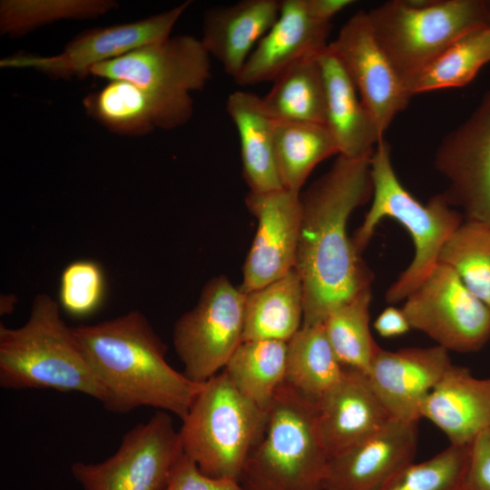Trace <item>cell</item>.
I'll list each match as a JSON object with an SVG mask.
<instances>
[{
	"instance_id": "44dd1931",
	"label": "cell",
	"mask_w": 490,
	"mask_h": 490,
	"mask_svg": "<svg viewBox=\"0 0 490 490\" xmlns=\"http://www.w3.org/2000/svg\"><path fill=\"white\" fill-rule=\"evenodd\" d=\"M421 418L440 429L449 445H470L490 429V377L453 364L426 398Z\"/></svg>"
},
{
	"instance_id": "6da1fadb",
	"label": "cell",
	"mask_w": 490,
	"mask_h": 490,
	"mask_svg": "<svg viewBox=\"0 0 490 490\" xmlns=\"http://www.w3.org/2000/svg\"><path fill=\"white\" fill-rule=\"evenodd\" d=\"M370 158L338 155L300 192L295 269L303 289L304 326L323 324L334 308L371 287L373 275L347 230L351 213L372 198Z\"/></svg>"
},
{
	"instance_id": "f546056e",
	"label": "cell",
	"mask_w": 490,
	"mask_h": 490,
	"mask_svg": "<svg viewBox=\"0 0 490 490\" xmlns=\"http://www.w3.org/2000/svg\"><path fill=\"white\" fill-rule=\"evenodd\" d=\"M371 287L334 308L323 322L326 336L345 368L367 375L381 347L375 341L369 327Z\"/></svg>"
},
{
	"instance_id": "d6986e66",
	"label": "cell",
	"mask_w": 490,
	"mask_h": 490,
	"mask_svg": "<svg viewBox=\"0 0 490 490\" xmlns=\"http://www.w3.org/2000/svg\"><path fill=\"white\" fill-rule=\"evenodd\" d=\"M331 27L312 18L306 0L280 1L276 22L233 80L244 87L274 82L299 61L318 56L329 44Z\"/></svg>"
},
{
	"instance_id": "603a6c76",
	"label": "cell",
	"mask_w": 490,
	"mask_h": 490,
	"mask_svg": "<svg viewBox=\"0 0 490 490\" xmlns=\"http://www.w3.org/2000/svg\"><path fill=\"white\" fill-rule=\"evenodd\" d=\"M326 90V125L339 155L370 158L384 139L362 103L357 89L336 55L328 47L319 54Z\"/></svg>"
},
{
	"instance_id": "8d00e7d4",
	"label": "cell",
	"mask_w": 490,
	"mask_h": 490,
	"mask_svg": "<svg viewBox=\"0 0 490 490\" xmlns=\"http://www.w3.org/2000/svg\"><path fill=\"white\" fill-rule=\"evenodd\" d=\"M463 490H490V429L481 433L471 444Z\"/></svg>"
},
{
	"instance_id": "ffe728a7",
	"label": "cell",
	"mask_w": 490,
	"mask_h": 490,
	"mask_svg": "<svg viewBox=\"0 0 490 490\" xmlns=\"http://www.w3.org/2000/svg\"><path fill=\"white\" fill-rule=\"evenodd\" d=\"M321 436L329 457L382 428L391 418L367 375L346 368L341 379L317 401Z\"/></svg>"
},
{
	"instance_id": "d590c367",
	"label": "cell",
	"mask_w": 490,
	"mask_h": 490,
	"mask_svg": "<svg viewBox=\"0 0 490 490\" xmlns=\"http://www.w3.org/2000/svg\"><path fill=\"white\" fill-rule=\"evenodd\" d=\"M164 490H245L238 480L215 478L200 471L184 453L174 465Z\"/></svg>"
},
{
	"instance_id": "8992f818",
	"label": "cell",
	"mask_w": 490,
	"mask_h": 490,
	"mask_svg": "<svg viewBox=\"0 0 490 490\" xmlns=\"http://www.w3.org/2000/svg\"><path fill=\"white\" fill-rule=\"evenodd\" d=\"M269 411L244 396L222 371L203 383L179 430L183 453L201 472L240 482L260 441Z\"/></svg>"
},
{
	"instance_id": "7a4b0ae2",
	"label": "cell",
	"mask_w": 490,
	"mask_h": 490,
	"mask_svg": "<svg viewBox=\"0 0 490 490\" xmlns=\"http://www.w3.org/2000/svg\"><path fill=\"white\" fill-rule=\"evenodd\" d=\"M72 328L103 387L107 410L125 414L151 407L186 416L203 383L168 364L166 347L142 312Z\"/></svg>"
},
{
	"instance_id": "f1b7e54d",
	"label": "cell",
	"mask_w": 490,
	"mask_h": 490,
	"mask_svg": "<svg viewBox=\"0 0 490 490\" xmlns=\"http://www.w3.org/2000/svg\"><path fill=\"white\" fill-rule=\"evenodd\" d=\"M275 153L283 188L300 193L314 168L339 151L326 124L276 122Z\"/></svg>"
},
{
	"instance_id": "ab89813d",
	"label": "cell",
	"mask_w": 490,
	"mask_h": 490,
	"mask_svg": "<svg viewBox=\"0 0 490 490\" xmlns=\"http://www.w3.org/2000/svg\"><path fill=\"white\" fill-rule=\"evenodd\" d=\"M487 7H488V14H489V25H490V0H487Z\"/></svg>"
},
{
	"instance_id": "3957f363",
	"label": "cell",
	"mask_w": 490,
	"mask_h": 490,
	"mask_svg": "<svg viewBox=\"0 0 490 490\" xmlns=\"http://www.w3.org/2000/svg\"><path fill=\"white\" fill-rule=\"evenodd\" d=\"M0 386L50 388L103 399V390L76 339L60 315V305L39 294L21 327L0 325Z\"/></svg>"
},
{
	"instance_id": "74e56055",
	"label": "cell",
	"mask_w": 490,
	"mask_h": 490,
	"mask_svg": "<svg viewBox=\"0 0 490 490\" xmlns=\"http://www.w3.org/2000/svg\"><path fill=\"white\" fill-rule=\"evenodd\" d=\"M373 327L382 338L398 337L411 329L403 310L394 306L383 309L375 319Z\"/></svg>"
},
{
	"instance_id": "e575fe53",
	"label": "cell",
	"mask_w": 490,
	"mask_h": 490,
	"mask_svg": "<svg viewBox=\"0 0 490 490\" xmlns=\"http://www.w3.org/2000/svg\"><path fill=\"white\" fill-rule=\"evenodd\" d=\"M105 279L101 266L90 260H79L67 265L62 272L59 302L74 317H85L101 305Z\"/></svg>"
},
{
	"instance_id": "d4e9b609",
	"label": "cell",
	"mask_w": 490,
	"mask_h": 490,
	"mask_svg": "<svg viewBox=\"0 0 490 490\" xmlns=\"http://www.w3.org/2000/svg\"><path fill=\"white\" fill-rule=\"evenodd\" d=\"M303 289L294 268L283 277L245 293L242 341H288L303 322Z\"/></svg>"
},
{
	"instance_id": "ba28073f",
	"label": "cell",
	"mask_w": 490,
	"mask_h": 490,
	"mask_svg": "<svg viewBox=\"0 0 490 490\" xmlns=\"http://www.w3.org/2000/svg\"><path fill=\"white\" fill-rule=\"evenodd\" d=\"M401 309L412 329L447 351L476 352L490 340V308L445 263H437Z\"/></svg>"
},
{
	"instance_id": "4316f807",
	"label": "cell",
	"mask_w": 490,
	"mask_h": 490,
	"mask_svg": "<svg viewBox=\"0 0 490 490\" xmlns=\"http://www.w3.org/2000/svg\"><path fill=\"white\" fill-rule=\"evenodd\" d=\"M318 56L292 65L261 97L266 112L276 122L326 124V90Z\"/></svg>"
},
{
	"instance_id": "484cf974",
	"label": "cell",
	"mask_w": 490,
	"mask_h": 490,
	"mask_svg": "<svg viewBox=\"0 0 490 490\" xmlns=\"http://www.w3.org/2000/svg\"><path fill=\"white\" fill-rule=\"evenodd\" d=\"M323 324L304 326L287 341L285 383L316 402L343 377Z\"/></svg>"
},
{
	"instance_id": "1f68e13d",
	"label": "cell",
	"mask_w": 490,
	"mask_h": 490,
	"mask_svg": "<svg viewBox=\"0 0 490 490\" xmlns=\"http://www.w3.org/2000/svg\"><path fill=\"white\" fill-rule=\"evenodd\" d=\"M439 262L490 308V224L464 220L443 247Z\"/></svg>"
},
{
	"instance_id": "d6a6232c",
	"label": "cell",
	"mask_w": 490,
	"mask_h": 490,
	"mask_svg": "<svg viewBox=\"0 0 490 490\" xmlns=\"http://www.w3.org/2000/svg\"><path fill=\"white\" fill-rule=\"evenodd\" d=\"M118 6L112 0H2L1 34L18 36L63 19H92Z\"/></svg>"
},
{
	"instance_id": "7c38bea8",
	"label": "cell",
	"mask_w": 490,
	"mask_h": 490,
	"mask_svg": "<svg viewBox=\"0 0 490 490\" xmlns=\"http://www.w3.org/2000/svg\"><path fill=\"white\" fill-rule=\"evenodd\" d=\"M434 165L446 182L443 193L464 219L490 224V89L442 140Z\"/></svg>"
},
{
	"instance_id": "8fae6325",
	"label": "cell",
	"mask_w": 490,
	"mask_h": 490,
	"mask_svg": "<svg viewBox=\"0 0 490 490\" xmlns=\"http://www.w3.org/2000/svg\"><path fill=\"white\" fill-rule=\"evenodd\" d=\"M190 1L132 23L97 27L78 34L54 55L15 54L0 61L5 68H32L54 78L86 76L98 64L121 57L170 37Z\"/></svg>"
},
{
	"instance_id": "4dcf8cb0",
	"label": "cell",
	"mask_w": 490,
	"mask_h": 490,
	"mask_svg": "<svg viewBox=\"0 0 490 490\" xmlns=\"http://www.w3.org/2000/svg\"><path fill=\"white\" fill-rule=\"evenodd\" d=\"M490 63V25L456 41L430 62L406 87L416 94L462 87Z\"/></svg>"
},
{
	"instance_id": "2e32d148",
	"label": "cell",
	"mask_w": 490,
	"mask_h": 490,
	"mask_svg": "<svg viewBox=\"0 0 490 490\" xmlns=\"http://www.w3.org/2000/svg\"><path fill=\"white\" fill-rule=\"evenodd\" d=\"M83 103L92 118L111 132L127 136L180 127L193 113L188 93L154 90L125 80L110 81Z\"/></svg>"
},
{
	"instance_id": "cb8c5ba5",
	"label": "cell",
	"mask_w": 490,
	"mask_h": 490,
	"mask_svg": "<svg viewBox=\"0 0 490 490\" xmlns=\"http://www.w3.org/2000/svg\"><path fill=\"white\" fill-rule=\"evenodd\" d=\"M226 110L239 134L243 177L250 191L282 189L275 153L276 121L261 97L247 91L231 93Z\"/></svg>"
},
{
	"instance_id": "5b68a950",
	"label": "cell",
	"mask_w": 490,
	"mask_h": 490,
	"mask_svg": "<svg viewBox=\"0 0 490 490\" xmlns=\"http://www.w3.org/2000/svg\"><path fill=\"white\" fill-rule=\"evenodd\" d=\"M328 460L317 402L284 383L240 483L245 490H324Z\"/></svg>"
},
{
	"instance_id": "9a60e30c",
	"label": "cell",
	"mask_w": 490,
	"mask_h": 490,
	"mask_svg": "<svg viewBox=\"0 0 490 490\" xmlns=\"http://www.w3.org/2000/svg\"><path fill=\"white\" fill-rule=\"evenodd\" d=\"M245 202L258 222L240 287L247 293L283 277L295 268L301 201L299 192L282 188L268 192L250 191Z\"/></svg>"
},
{
	"instance_id": "30bf717a",
	"label": "cell",
	"mask_w": 490,
	"mask_h": 490,
	"mask_svg": "<svg viewBox=\"0 0 490 490\" xmlns=\"http://www.w3.org/2000/svg\"><path fill=\"white\" fill-rule=\"evenodd\" d=\"M182 454L170 413L159 410L128 431L106 460L75 462L71 472L83 490H164Z\"/></svg>"
},
{
	"instance_id": "836d02e7",
	"label": "cell",
	"mask_w": 490,
	"mask_h": 490,
	"mask_svg": "<svg viewBox=\"0 0 490 490\" xmlns=\"http://www.w3.org/2000/svg\"><path fill=\"white\" fill-rule=\"evenodd\" d=\"M471 444L449 445L423 462H412L381 490H463Z\"/></svg>"
},
{
	"instance_id": "277c9868",
	"label": "cell",
	"mask_w": 490,
	"mask_h": 490,
	"mask_svg": "<svg viewBox=\"0 0 490 490\" xmlns=\"http://www.w3.org/2000/svg\"><path fill=\"white\" fill-rule=\"evenodd\" d=\"M370 172V208L352 240L362 254L384 218L396 220L407 230L415 248L413 259L385 293L386 301L395 304L404 301L435 269L443 247L465 219L443 192L431 197L426 204L420 203L398 180L385 139L371 155Z\"/></svg>"
},
{
	"instance_id": "e0dca14e",
	"label": "cell",
	"mask_w": 490,
	"mask_h": 490,
	"mask_svg": "<svg viewBox=\"0 0 490 490\" xmlns=\"http://www.w3.org/2000/svg\"><path fill=\"white\" fill-rule=\"evenodd\" d=\"M452 365L449 351L437 345L380 348L367 377L391 418L419 422L426 398Z\"/></svg>"
},
{
	"instance_id": "ac0fdd59",
	"label": "cell",
	"mask_w": 490,
	"mask_h": 490,
	"mask_svg": "<svg viewBox=\"0 0 490 490\" xmlns=\"http://www.w3.org/2000/svg\"><path fill=\"white\" fill-rule=\"evenodd\" d=\"M418 422L390 418L375 434L329 457L324 490H381L414 462Z\"/></svg>"
},
{
	"instance_id": "52a82bcc",
	"label": "cell",
	"mask_w": 490,
	"mask_h": 490,
	"mask_svg": "<svg viewBox=\"0 0 490 490\" xmlns=\"http://www.w3.org/2000/svg\"><path fill=\"white\" fill-rule=\"evenodd\" d=\"M367 12L405 89L448 46L489 25L487 0H392Z\"/></svg>"
},
{
	"instance_id": "9c48e42d",
	"label": "cell",
	"mask_w": 490,
	"mask_h": 490,
	"mask_svg": "<svg viewBox=\"0 0 490 490\" xmlns=\"http://www.w3.org/2000/svg\"><path fill=\"white\" fill-rule=\"evenodd\" d=\"M245 293L224 276L211 279L196 306L176 322L173 343L191 381L204 383L224 368L242 342Z\"/></svg>"
},
{
	"instance_id": "83f0119b",
	"label": "cell",
	"mask_w": 490,
	"mask_h": 490,
	"mask_svg": "<svg viewBox=\"0 0 490 490\" xmlns=\"http://www.w3.org/2000/svg\"><path fill=\"white\" fill-rule=\"evenodd\" d=\"M286 361V341L247 340L236 348L223 371L244 396L268 412L285 383Z\"/></svg>"
},
{
	"instance_id": "5bb4252c",
	"label": "cell",
	"mask_w": 490,
	"mask_h": 490,
	"mask_svg": "<svg viewBox=\"0 0 490 490\" xmlns=\"http://www.w3.org/2000/svg\"><path fill=\"white\" fill-rule=\"evenodd\" d=\"M89 74L159 91L190 93L202 90L211 79V56L194 36H170L98 64Z\"/></svg>"
},
{
	"instance_id": "7402d4cb",
	"label": "cell",
	"mask_w": 490,
	"mask_h": 490,
	"mask_svg": "<svg viewBox=\"0 0 490 490\" xmlns=\"http://www.w3.org/2000/svg\"><path fill=\"white\" fill-rule=\"evenodd\" d=\"M278 0H242L205 12L202 26L204 48L233 79L250 54L276 22Z\"/></svg>"
},
{
	"instance_id": "4fadbf2b",
	"label": "cell",
	"mask_w": 490,
	"mask_h": 490,
	"mask_svg": "<svg viewBox=\"0 0 490 490\" xmlns=\"http://www.w3.org/2000/svg\"><path fill=\"white\" fill-rule=\"evenodd\" d=\"M328 48L343 65L384 137L411 96L377 42L368 12L359 10L350 16Z\"/></svg>"
},
{
	"instance_id": "f35d334b",
	"label": "cell",
	"mask_w": 490,
	"mask_h": 490,
	"mask_svg": "<svg viewBox=\"0 0 490 490\" xmlns=\"http://www.w3.org/2000/svg\"><path fill=\"white\" fill-rule=\"evenodd\" d=\"M352 0H306L309 15L318 22L331 24V19L351 5Z\"/></svg>"
}]
</instances>
